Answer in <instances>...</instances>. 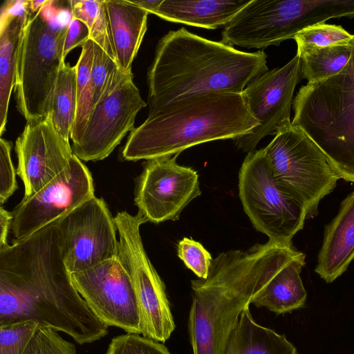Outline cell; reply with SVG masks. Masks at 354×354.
<instances>
[{
	"mask_svg": "<svg viewBox=\"0 0 354 354\" xmlns=\"http://www.w3.org/2000/svg\"><path fill=\"white\" fill-rule=\"evenodd\" d=\"M26 321L64 333L80 345L108 334L72 282L57 221L0 248V325Z\"/></svg>",
	"mask_w": 354,
	"mask_h": 354,
	"instance_id": "cell-1",
	"label": "cell"
},
{
	"mask_svg": "<svg viewBox=\"0 0 354 354\" xmlns=\"http://www.w3.org/2000/svg\"><path fill=\"white\" fill-rule=\"evenodd\" d=\"M306 256L292 245L270 241L212 259L205 279L191 281L188 329L194 354H223L242 312L292 261Z\"/></svg>",
	"mask_w": 354,
	"mask_h": 354,
	"instance_id": "cell-2",
	"label": "cell"
},
{
	"mask_svg": "<svg viewBox=\"0 0 354 354\" xmlns=\"http://www.w3.org/2000/svg\"><path fill=\"white\" fill-rule=\"evenodd\" d=\"M263 50L248 53L185 28L158 41L148 69V115L183 99L211 92L242 93L268 71Z\"/></svg>",
	"mask_w": 354,
	"mask_h": 354,
	"instance_id": "cell-3",
	"label": "cell"
},
{
	"mask_svg": "<svg viewBox=\"0 0 354 354\" xmlns=\"http://www.w3.org/2000/svg\"><path fill=\"white\" fill-rule=\"evenodd\" d=\"M258 125L242 93H203L148 115L129 133L122 156L131 161L178 156L185 149L199 144L234 140Z\"/></svg>",
	"mask_w": 354,
	"mask_h": 354,
	"instance_id": "cell-4",
	"label": "cell"
},
{
	"mask_svg": "<svg viewBox=\"0 0 354 354\" xmlns=\"http://www.w3.org/2000/svg\"><path fill=\"white\" fill-rule=\"evenodd\" d=\"M292 106V125L316 143L340 178L354 183V35L344 68L301 86Z\"/></svg>",
	"mask_w": 354,
	"mask_h": 354,
	"instance_id": "cell-5",
	"label": "cell"
},
{
	"mask_svg": "<svg viewBox=\"0 0 354 354\" xmlns=\"http://www.w3.org/2000/svg\"><path fill=\"white\" fill-rule=\"evenodd\" d=\"M50 1L28 14L19 52L15 94L18 111L27 122L48 114L50 98L62 65L68 23L57 19Z\"/></svg>",
	"mask_w": 354,
	"mask_h": 354,
	"instance_id": "cell-6",
	"label": "cell"
},
{
	"mask_svg": "<svg viewBox=\"0 0 354 354\" xmlns=\"http://www.w3.org/2000/svg\"><path fill=\"white\" fill-rule=\"evenodd\" d=\"M278 185L305 209L306 218L318 213L320 201L340 177L316 143L291 125L263 149Z\"/></svg>",
	"mask_w": 354,
	"mask_h": 354,
	"instance_id": "cell-7",
	"label": "cell"
},
{
	"mask_svg": "<svg viewBox=\"0 0 354 354\" xmlns=\"http://www.w3.org/2000/svg\"><path fill=\"white\" fill-rule=\"evenodd\" d=\"M239 192L257 231L272 242L292 245V237L304 227L306 210L276 182L263 149L245 157L239 174Z\"/></svg>",
	"mask_w": 354,
	"mask_h": 354,
	"instance_id": "cell-8",
	"label": "cell"
},
{
	"mask_svg": "<svg viewBox=\"0 0 354 354\" xmlns=\"http://www.w3.org/2000/svg\"><path fill=\"white\" fill-rule=\"evenodd\" d=\"M119 237L118 259L129 272L136 292L141 335L164 343L175 329L165 286L147 255L140 227L147 222L138 213L120 212L114 217Z\"/></svg>",
	"mask_w": 354,
	"mask_h": 354,
	"instance_id": "cell-9",
	"label": "cell"
},
{
	"mask_svg": "<svg viewBox=\"0 0 354 354\" xmlns=\"http://www.w3.org/2000/svg\"><path fill=\"white\" fill-rule=\"evenodd\" d=\"M57 227L60 253L71 274L118 257L114 217L103 198L87 199L57 220Z\"/></svg>",
	"mask_w": 354,
	"mask_h": 354,
	"instance_id": "cell-10",
	"label": "cell"
},
{
	"mask_svg": "<svg viewBox=\"0 0 354 354\" xmlns=\"http://www.w3.org/2000/svg\"><path fill=\"white\" fill-rule=\"evenodd\" d=\"M93 196L91 174L73 154L58 176L36 194L24 196L11 212L10 230L15 241L56 221Z\"/></svg>",
	"mask_w": 354,
	"mask_h": 354,
	"instance_id": "cell-11",
	"label": "cell"
},
{
	"mask_svg": "<svg viewBox=\"0 0 354 354\" xmlns=\"http://www.w3.org/2000/svg\"><path fill=\"white\" fill-rule=\"evenodd\" d=\"M72 282L91 311L106 326L141 335L131 278L118 259L71 274Z\"/></svg>",
	"mask_w": 354,
	"mask_h": 354,
	"instance_id": "cell-12",
	"label": "cell"
},
{
	"mask_svg": "<svg viewBox=\"0 0 354 354\" xmlns=\"http://www.w3.org/2000/svg\"><path fill=\"white\" fill-rule=\"evenodd\" d=\"M301 76V59L296 54L283 66L268 71L248 84L242 95L259 125L233 140L237 148L252 152L262 138L275 136L292 125L293 93Z\"/></svg>",
	"mask_w": 354,
	"mask_h": 354,
	"instance_id": "cell-13",
	"label": "cell"
},
{
	"mask_svg": "<svg viewBox=\"0 0 354 354\" xmlns=\"http://www.w3.org/2000/svg\"><path fill=\"white\" fill-rule=\"evenodd\" d=\"M176 157L153 158L144 165L134 201L147 221H176L183 209L201 194L196 171L178 165Z\"/></svg>",
	"mask_w": 354,
	"mask_h": 354,
	"instance_id": "cell-14",
	"label": "cell"
},
{
	"mask_svg": "<svg viewBox=\"0 0 354 354\" xmlns=\"http://www.w3.org/2000/svg\"><path fill=\"white\" fill-rule=\"evenodd\" d=\"M129 73L93 108L83 134L73 153L84 161H98L108 157L124 137L134 129L138 113L147 106Z\"/></svg>",
	"mask_w": 354,
	"mask_h": 354,
	"instance_id": "cell-15",
	"label": "cell"
},
{
	"mask_svg": "<svg viewBox=\"0 0 354 354\" xmlns=\"http://www.w3.org/2000/svg\"><path fill=\"white\" fill-rule=\"evenodd\" d=\"M17 175L24 184V196H30L53 180L73 156L69 141L56 131L51 118L27 122L17 138Z\"/></svg>",
	"mask_w": 354,
	"mask_h": 354,
	"instance_id": "cell-16",
	"label": "cell"
},
{
	"mask_svg": "<svg viewBox=\"0 0 354 354\" xmlns=\"http://www.w3.org/2000/svg\"><path fill=\"white\" fill-rule=\"evenodd\" d=\"M26 1H7L0 15V135L6 130L9 102L15 88L19 52L27 21Z\"/></svg>",
	"mask_w": 354,
	"mask_h": 354,
	"instance_id": "cell-17",
	"label": "cell"
},
{
	"mask_svg": "<svg viewBox=\"0 0 354 354\" xmlns=\"http://www.w3.org/2000/svg\"><path fill=\"white\" fill-rule=\"evenodd\" d=\"M324 235L315 271L326 283H332L354 259V190L342 202Z\"/></svg>",
	"mask_w": 354,
	"mask_h": 354,
	"instance_id": "cell-18",
	"label": "cell"
},
{
	"mask_svg": "<svg viewBox=\"0 0 354 354\" xmlns=\"http://www.w3.org/2000/svg\"><path fill=\"white\" fill-rule=\"evenodd\" d=\"M104 5L117 64L124 73H131L147 29L149 12L128 0H104Z\"/></svg>",
	"mask_w": 354,
	"mask_h": 354,
	"instance_id": "cell-19",
	"label": "cell"
},
{
	"mask_svg": "<svg viewBox=\"0 0 354 354\" xmlns=\"http://www.w3.org/2000/svg\"><path fill=\"white\" fill-rule=\"evenodd\" d=\"M251 0H163L156 15L165 20L216 29L225 26Z\"/></svg>",
	"mask_w": 354,
	"mask_h": 354,
	"instance_id": "cell-20",
	"label": "cell"
},
{
	"mask_svg": "<svg viewBox=\"0 0 354 354\" xmlns=\"http://www.w3.org/2000/svg\"><path fill=\"white\" fill-rule=\"evenodd\" d=\"M223 354H297L286 337L257 324L245 308L232 331Z\"/></svg>",
	"mask_w": 354,
	"mask_h": 354,
	"instance_id": "cell-21",
	"label": "cell"
},
{
	"mask_svg": "<svg viewBox=\"0 0 354 354\" xmlns=\"http://www.w3.org/2000/svg\"><path fill=\"white\" fill-rule=\"evenodd\" d=\"M305 258L295 259L283 267L254 297L252 304L277 315L303 307L307 294L299 274L305 265Z\"/></svg>",
	"mask_w": 354,
	"mask_h": 354,
	"instance_id": "cell-22",
	"label": "cell"
},
{
	"mask_svg": "<svg viewBox=\"0 0 354 354\" xmlns=\"http://www.w3.org/2000/svg\"><path fill=\"white\" fill-rule=\"evenodd\" d=\"M77 109L76 66L64 63L54 88L48 115L56 131L65 140L71 138Z\"/></svg>",
	"mask_w": 354,
	"mask_h": 354,
	"instance_id": "cell-23",
	"label": "cell"
},
{
	"mask_svg": "<svg viewBox=\"0 0 354 354\" xmlns=\"http://www.w3.org/2000/svg\"><path fill=\"white\" fill-rule=\"evenodd\" d=\"M352 49L353 39L347 43L297 51L301 59V77L308 83H314L337 74L348 62Z\"/></svg>",
	"mask_w": 354,
	"mask_h": 354,
	"instance_id": "cell-24",
	"label": "cell"
},
{
	"mask_svg": "<svg viewBox=\"0 0 354 354\" xmlns=\"http://www.w3.org/2000/svg\"><path fill=\"white\" fill-rule=\"evenodd\" d=\"M93 41L88 39L82 46L75 65L77 71V109L71 133L73 145H77L85 129L93 108L91 71L93 60Z\"/></svg>",
	"mask_w": 354,
	"mask_h": 354,
	"instance_id": "cell-25",
	"label": "cell"
},
{
	"mask_svg": "<svg viewBox=\"0 0 354 354\" xmlns=\"http://www.w3.org/2000/svg\"><path fill=\"white\" fill-rule=\"evenodd\" d=\"M93 48L91 77L94 106L107 96L129 73H124L117 62L94 41Z\"/></svg>",
	"mask_w": 354,
	"mask_h": 354,
	"instance_id": "cell-26",
	"label": "cell"
},
{
	"mask_svg": "<svg viewBox=\"0 0 354 354\" xmlns=\"http://www.w3.org/2000/svg\"><path fill=\"white\" fill-rule=\"evenodd\" d=\"M353 38V35L341 26L321 23L302 30L295 36L294 39L297 45V51H301L316 47L347 43Z\"/></svg>",
	"mask_w": 354,
	"mask_h": 354,
	"instance_id": "cell-27",
	"label": "cell"
},
{
	"mask_svg": "<svg viewBox=\"0 0 354 354\" xmlns=\"http://www.w3.org/2000/svg\"><path fill=\"white\" fill-rule=\"evenodd\" d=\"M21 354H76V348L57 331L38 326Z\"/></svg>",
	"mask_w": 354,
	"mask_h": 354,
	"instance_id": "cell-28",
	"label": "cell"
},
{
	"mask_svg": "<svg viewBox=\"0 0 354 354\" xmlns=\"http://www.w3.org/2000/svg\"><path fill=\"white\" fill-rule=\"evenodd\" d=\"M104 354H171L161 342L140 334L125 333L114 337Z\"/></svg>",
	"mask_w": 354,
	"mask_h": 354,
	"instance_id": "cell-29",
	"label": "cell"
},
{
	"mask_svg": "<svg viewBox=\"0 0 354 354\" xmlns=\"http://www.w3.org/2000/svg\"><path fill=\"white\" fill-rule=\"evenodd\" d=\"M38 326L31 321L0 325V354H21Z\"/></svg>",
	"mask_w": 354,
	"mask_h": 354,
	"instance_id": "cell-30",
	"label": "cell"
},
{
	"mask_svg": "<svg viewBox=\"0 0 354 354\" xmlns=\"http://www.w3.org/2000/svg\"><path fill=\"white\" fill-rule=\"evenodd\" d=\"M177 254L185 266L198 277H207L213 258L199 242L192 238H183L178 243Z\"/></svg>",
	"mask_w": 354,
	"mask_h": 354,
	"instance_id": "cell-31",
	"label": "cell"
},
{
	"mask_svg": "<svg viewBox=\"0 0 354 354\" xmlns=\"http://www.w3.org/2000/svg\"><path fill=\"white\" fill-rule=\"evenodd\" d=\"M12 142L0 139V203L4 202L17 189L16 171L11 159Z\"/></svg>",
	"mask_w": 354,
	"mask_h": 354,
	"instance_id": "cell-32",
	"label": "cell"
},
{
	"mask_svg": "<svg viewBox=\"0 0 354 354\" xmlns=\"http://www.w3.org/2000/svg\"><path fill=\"white\" fill-rule=\"evenodd\" d=\"M71 17L84 22L90 29L95 24L101 14L104 6V0H72L68 1Z\"/></svg>",
	"mask_w": 354,
	"mask_h": 354,
	"instance_id": "cell-33",
	"label": "cell"
},
{
	"mask_svg": "<svg viewBox=\"0 0 354 354\" xmlns=\"http://www.w3.org/2000/svg\"><path fill=\"white\" fill-rule=\"evenodd\" d=\"M90 30L82 21L72 17L68 25V30L64 46V57L77 46H82L88 39Z\"/></svg>",
	"mask_w": 354,
	"mask_h": 354,
	"instance_id": "cell-34",
	"label": "cell"
},
{
	"mask_svg": "<svg viewBox=\"0 0 354 354\" xmlns=\"http://www.w3.org/2000/svg\"><path fill=\"white\" fill-rule=\"evenodd\" d=\"M12 216L11 212L6 210L2 206L0 208V248L8 244L7 236L10 230Z\"/></svg>",
	"mask_w": 354,
	"mask_h": 354,
	"instance_id": "cell-35",
	"label": "cell"
},
{
	"mask_svg": "<svg viewBox=\"0 0 354 354\" xmlns=\"http://www.w3.org/2000/svg\"><path fill=\"white\" fill-rule=\"evenodd\" d=\"M130 1L132 3H133L134 5L146 10L149 13H153L154 15H156L163 0H153V1H145V0L140 1V0H138V1Z\"/></svg>",
	"mask_w": 354,
	"mask_h": 354,
	"instance_id": "cell-36",
	"label": "cell"
},
{
	"mask_svg": "<svg viewBox=\"0 0 354 354\" xmlns=\"http://www.w3.org/2000/svg\"><path fill=\"white\" fill-rule=\"evenodd\" d=\"M50 1H39V0H31L26 1V6L29 12L32 14L37 13L38 11L45 7Z\"/></svg>",
	"mask_w": 354,
	"mask_h": 354,
	"instance_id": "cell-37",
	"label": "cell"
}]
</instances>
